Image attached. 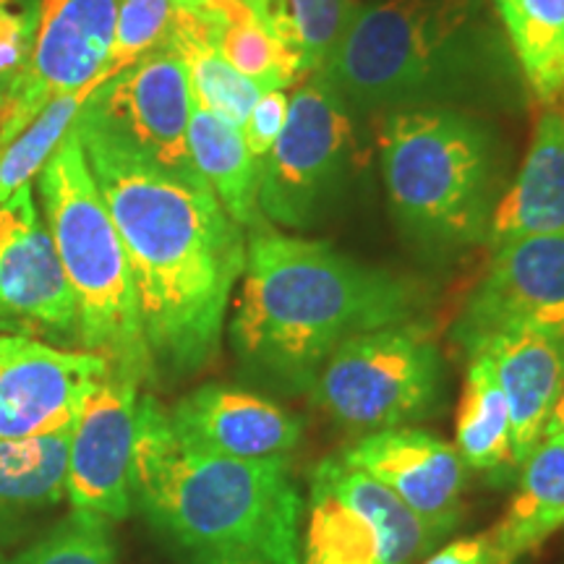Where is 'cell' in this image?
I'll return each mask as SVG.
<instances>
[{
    "label": "cell",
    "instance_id": "14",
    "mask_svg": "<svg viewBox=\"0 0 564 564\" xmlns=\"http://www.w3.org/2000/svg\"><path fill=\"white\" fill-rule=\"evenodd\" d=\"M105 358L24 335H0V440L68 429L105 373Z\"/></svg>",
    "mask_w": 564,
    "mask_h": 564
},
{
    "label": "cell",
    "instance_id": "5",
    "mask_svg": "<svg viewBox=\"0 0 564 564\" xmlns=\"http://www.w3.org/2000/svg\"><path fill=\"white\" fill-rule=\"evenodd\" d=\"M379 152L392 212L413 241L442 253L486 241L494 158L484 126L453 110L394 112Z\"/></svg>",
    "mask_w": 564,
    "mask_h": 564
},
{
    "label": "cell",
    "instance_id": "35",
    "mask_svg": "<svg viewBox=\"0 0 564 564\" xmlns=\"http://www.w3.org/2000/svg\"><path fill=\"white\" fill-rule=\"evenodd\" d=\"M0 102H3V87H0Z\"/></svg>",
    "mask_w": 564,
    "mask_h": 564
},
{
    "label": "cell",
    "instance_id": "24",
    "mask_svg": "<svg viewBox=\"0 0 564 564\" xmlns=\"http://www.w3.org/2000/svg\"><path fill=\"white\" fill-rule=\"evenodd\" d=\"M285 55L295 79L327 63L361 3L358 0H249Z\"/></svg>",
    "mask_w": 564,
    "mask_h": 564
},
{
    "label": "cell",
    "instance_id": "19",
    "mask_svg": "<svg viewBox=\"0 0 564 564\" xmlns=\"http://www.w3.org/2000/svg\"><path fill=\"white\" fill-rule=\"evenodd\" d=\"M564 232V112L546 110L535 123L518 178L494 202L486 241L491 249L528 236Z\"/></svg>",
    "mask_w": 564,
    "mask_h": 564
},
{
    "label": "cell",
    "instance_id": "29",
    "mask_svg": "<svg viewBox=\"0 0 564 564\" xmlns=\"http://www.w3.org/2000/svg\"><path fill=\"white\" fill-rule=\"evenodd\" d=\"M6 564H118V554L108 520L74 510Z\"/></svg>",
    "mask_w": 564,
    "mask_h": 564
},
{
    "label": "cell",
    "instance_id": "15",
    "mask_svg": "<svg viewBox=\"0 0 564 564\" xmlns=\"http://www.w3.org/2000/svg\"><path fill=\"white\" fill-rule=\"evenodd\" d=\"M139 384L108 371L87 394L70 432L66 497L70 510L126 520L133 512V440Z\"/></svg>",
    "mask_w": 564,
    "mask_h": 564
},
{
    "label": "cell",
    "instance_id": "18",
    "mask_svg": "<svg viewBox=\"0 0 564 564\" xmlns=\"http://www.w3.org/2000/svg\"><path fill=\"white\" fill-rule=\"evenodd\" d=\"M474 356H484L491 364L494 379L510 408L514 460L523 465L546 432L564 390V337L507 329L491 335Z\"/></svg>",
    "mask_w": 564,
    "mask_h": 564
},
{
    "label": "cell",
    "instance_id": "12",
    "mask_svg": "<svg viewBox=\"0 0 564 564\" xmlns=\"http://www.w3.org/2000/svg\"><path fill=\"white\" fill-rule=\"evenodd\" d=\"M491 251L453 327L460 350L470 358L507 329L564 337V232L518 238Z\"/></svg>",
    "mask_w": 564,
    "mask_h": 564
},
{
    "label": "cell",
    "instance_id": "30",
    "mask_svg": "<svg viewBox=\"0 0 564 564\" xmlns=\"http://www.w3.org/2000/svg\"><path fill=\"white\" fill-rule=\"evenodd\" d=\"M178 3L181 0H118L116 37L102 70L105 82L165 45Z\"/></svg>",
    "mask_w": 564,
    "mask_h": 564
},
{
    "label": "cell",
    "instance_id": "7",
    "mask_svg": "<svg viewBox=\"0 0 564 564\" xmlns=\"http://www.w3.org/2000/svg\"><path fill=\"white\" fill-rule=\"evenodd\" d=\"M442 358L421 324H390L345 340L312 387L316 403L343 426L382 432L432 411Z\"/></svg>",
    "mask_w": 564,
    "mask_h": 564
},
{
    "label": "cell",
    "instance_id": "10",
    "mask_svg": "<svg viewBox=\"0 0 564 564\" xmlns=\"http://www.w3.org/2000/svg\"><path fill=\"white\" fill-rule=\"evenodd\" d=\"M192 112L188 70L178 55L160 47L102 82L79 118L154 165L199 175L188 152Z\"/></svg>",
    "mask_w": 564,
    "mask_h": 564
},
{
    "label": "cell",
    "instance_id": "8",
    "mask_svg": "<svg viewBox=\"0 0 564 564\" xmlns=\"http://www.w3.org/2000/svg\"><path fill=\"white\" fill-rule=\"evenodd\" d=\"M436 544L390 489L343 455L314 468L299 564H415Z\"/></svg>",
    "mask_w": 564,
    "mask_h": 564
},
{
    "label": "cell",
    "instance_id": "34",
    "mask_svg": "<svg viewBox=\"0 0 564 564\" xmlns=\"http://www.w3.org/2000/svg\"><path fill=\"white\" fill-rule=\"evenodd\" d=\"M546 426H554V429H560V432H564V390L560 394V400H556V405H554V411H552V419H549Z\"/></svg>",
    "mask_w": 564,
    "mask_h": 564
},
{
    "label": "cell",
    "instance_id": "21",
    "mask_svg": "<svg viewBox=\"0 0 564 564\" xmlns=\"http://www.w3.org/2000/svg\"><path fill=\"white\" fill-rule=\"evenodd\" d=\"M188 152H192L196 173L207 181L225 212L243 230L251 232L270 225L259 209L262 165L246 144L243 129L194 100L192 123H188Z\"/></svg>",
    "mask_w": 564,
    "mask_h": 564
},
{
    "label": "cell",
    "instance_id": "36",
    "mask_svg": "<svg viewBox=\"0 0 564 564\" xmlns=\"http://www.w3.org/2000/svg\"><path fill=\"white\" fill-rule=\"evenodd\" d=\"M486 564H499V562H494V560H489V562H486Z\"/></svg>",
    "mask_w": 564,
    "mask_h": 564
},
{
    "label": "cell",
    "instance_id": "28",
    "mask_svg": "<svg viewBox=\"0 0 564 564\" xmlns=\"http://www.w3.org/2000/svg\"><path fill=\"white\" fill-rule=\"evenodd\" d=\"M100 84H89L76 91L53 97L30 123L13 137L9 144L0 150V204L9 202L21 186H30L37 178L55 147L66 139V133L74 129L76 118L89 100V95Z\"/></svg>",
    "mask_w": 564,
    "mask_h": 564
},
{
    "label": "cell",
    "instance_id": "3",
    "mask_svg": "<svg viewBox=\"0 0 564 564\" xmlns=\"http://www.w3.org/2000/svg\"><path fill=\"white\" fill-rule=\"evenodd\" d=\"M131 494L192 564H299L303 502L288 457L236 460L194 447L152 394L139 398Z\"/></svg>",
    "mask_w": 564,
    "mask_h": 564
},
{
    "label": "cell",
    "instance_id": "9",
    "mask_svg": "<svg viewBox=\"0 0 564 564\" xmlns=\"http://www.w3.org/2000/svg\"><path fill=\"white\" fill-rule=\"evenodd\" d=\"M356 133L348 105L322 76L288 100V118L259 175V209L280 228H308L348 171Z\"/></svg>",
    "mask_w": 564,
    "mask_h": 564
},
{
    "label": "cell",
    "instance_id": "13",
    "mask_svg": "<svg viewBox=\"0 0 564 564\" xmlns=\"http://www.w3.org/2000/svg\"><path fill=\"white\" fill-rule=\"evenodd\" d=\"M0 335L79 343L76 299L40 217L34 183L0 204Z\"/></svg>",
    "mask_w": 564,
    "mask_h": 564
},
{
    "label": "cell",
    "instance_id": "20",
    "mask_svg": "<svg viewBox=\"0 0 564 564\" xmlns=\"http://www.w3.org/2000/svg\"><path fill=\"white\" fill-rule=\"evenodd\" d=\"M518 474L510 507L486 533L491 560L499 564H518L564 531V432L546 426Z\"/></svg>",
    "mask_w": 564,
    "mask_h": 564
},
{
    "label": "cell",
    "instance_id": "1",
    "mask_svg": "<svg viewBox=\"0 0 564 564\" xmlns=\"http://www.w3.org/2000/svg\"><path fill=\"white\" fill-rule=\"evenodd\" d=\"M74 129L129 257L154 382L202 371L241 280L243 228L202 175L154 165L82 118Z\"/></svg>",
    "mask_w": 564,
    "mask_h": 564
},
{
    "label": "cell",
    "instance_id": "16",
    "mask_svg": "<svg viewBox=\"0 0 564 564\" xmlns=\"http://www.w3.org/2000/svg\"><path fill=\"white\" fill-rule=\"evenodd\" d=\"M343 457L390 489L436 541L460 520L468 468L455 444L423 429L398 426L366 434Z\"/></svg>",
    "mask_w": 564,
    "mask_h": 564
},
{
    "label": "cell",
    "instance_id": "4",
    "mask_svg": "<svg viewBox=\"0 0 564 564\" xmlns=\"http://www.w3.org/2000/svg\"><path fill=\"white\" fill-rule=\"evenodd\" d=\"M34 181L47 230L76 299L79 345L105 358L118 377L139 387L154 382L129 257L76 129L55 147Z\"/></svg>",
    "mask_w": 564,
    "mask_h": 564
},
{
    "label": "cell",
    "instance_id": "23",
    "mask_svg": "<svg viewBox=\"0 0 564 564\" xmlns=\"http://www.w3.org/2000/svg\"><path fill=\"white\" fill-rule=\"evenodd\" d=\"M217 53L262 91L285 89L293 70L249 0H181Z\"/></svg>",
    "mask_w": 564,
    "mask_h": 564
},
{
    "label": "cell",
    "instance_id": "27",
    "mask_svg": "<svg viewBox=\"0 0 564 564\" xmlns=\"http://www.w3.org/2000/svg\"><path fill=\"white\" fill-rule=\"evenodd\" d=\"M162 47L173 51L183 61V66L188 70V79H192L194 100L199 102L202 108L217 112L225 121L243 129L251 108L257 105V100L264 91L251 79H246L243 74H238V70L217 53V47L212 45L207 34L202 32L199 21L194 19V13L183 3H178L173 30L167 34Z\"/></svg>",
    "mask_w": 564,
    "mask_h": 564
},
{
    "label": "cell",
    "instance_id": "2",
    "mask_svg": "<svg viewBox=\"0 0 564 564\" xmlns=\"http://www.w3.org/2000/svg\"><path fill=\"white\" fill-rule=\"evenodd\" d=\"M415 306L411 280L264 225L246 238L230 343L238 361L274 390L312 392L345 340L408 322Z\"/></svg>",
    "mask_w": 564,
    "mask_h": 564
},
{
    "label": "cell",
    "instance_id": "31",
    "mask_svg": "<svg viewBox=\"0 0 564 564\" xmlns=\"http://www.w3.org/2000/svg\"><path fill=\"white\" fill-rule=\"evenodd\" d=\"M40 0H0V87H9L30 61Z\"/></svg>",
    "mask_w": 564,
    "mask_h": 564
},
{
    "label": "cell",
    "instance_id": "17",
    "mask_svg": "<svg viewBox=\"0 0 564 564\" xmlns=\"http://www.w3.org/2000/svg\"><path fill=\"white\" fill-rule=\"evenodd\" d=\"M167 415L194 447L236 460H282L303 436L301 421L285 408L230 384L196 387Z\"/></svg>",
    "mask_w": 564,
    "mask_h": 564
},
{
    "label": "cell",
    "instance_id": "26",
    "mask_svg": "<svg viewBox=\"0 0 564 564\" xmlns=\"http://www.w3.org/2000/svg\"><path fill=\"white\" fill-rule=\"evenodd\" d=\"M512 51L541 102L564 105V0H494Z\"/></svg>",
    "mask_w": 564,
    "mask_h": 564
},
{
    "label": "cell",
    "instance_id": "11",
    "mask_svg": "<svg viewBox=\"0 0 564 564\" xmlns=\"http://www.w3.org/2000/svg\"><path fill=\"white\" fill-rule=\"evenodd\" d=\"M118 0H40V21L30 61L3 89L0 150L53 97L102 84Z\"/></svg>",
    "mask_w": 564,
    "mask_h": 564
},
{
    "label": "cell",
    "instance_id": "22",
    "mask_svg": "<svg viewBox=\"0 0 564 564\" xmlns=\"http://www.w3.org/2000/svg\"><path fill=\"white\" fill-rule=\"evenodd\" d=\"M455 449L465 468L491 476L494 484H510L520 470L512 449L510 408L484 356L470 358L457 405Z\"/></svg>",
    "mask_w": 564,
    "mask_h": 564
},
{
    "label": "cell",
    "instance_id": "32",
    "mask_svg": "<svg viewBox=\"0 0 564 564\" xmlns=\"http://www.w3.org/2000/svg\"><path fill=\"white\" fill-rule=\"evenodd\" d=\"M288 100H291V97L285 95V89L264 91L257 100V105L251 108L249 118H246L243 139L259 165L267 160V154L272 152L274 141H278L282 133V126H285L288 118Z\"/></svg>",
    "mask_w": 564,
    "mask_h": 564
},
{
    "label": "cell",
    "instance_id": "25",
    "mask_svg": "<svg viewBox=\"0 0 564 564\" xmlns=\"http://www.w3.org/2000/svg\"><path fill=\"white\" fill-rule=\"evenodd\" d=\"M70 432L0 440V514L51 510L66 497Z\"/></svg>",
    "mask_w": 564,
    "mask_h": 564
},
{
    "label": "cell",
    "instance_id": "37",
    "mask_svg": "<svg viewBox=\"0 0 564 564\" xmlns=\"http://www.w3.org/2000/svg\"><path fill=\"white\" fill-rule=\"evenodd\" d=\"M0 564H6V562H3V560H0Z\"/></svg>",
    "mask_w": 564,
    "mask_h": 564
},
{
    "label": "cell",
    "instance_id": "33",
    "mask_svg": "<svg viewBox=\"0 0 564 564\" xmlns=\"http://www.w3.org/2000/svg\"><path fill=\"white\" fill-rule=\"evenodd\" d=\"M489 560V539H486V533H478L468 535V539L453 541V544L440 549V552L423 560L421 564H486Z\"/></svg>",
    "mask_w": 564,
    "mask_h": 564
},
{
    "label": "cell",
    "instance_id": "6",
    "mask_svg": "<svg viewBox=\"0 0 564 564\" xmlns=\"http://www.w3.org/2000/svg\"><path fill=\"white\" fill-rule=\"evenodd\" d=\"M470 0H382L361 6L316 70L343 100L377 108L426 84L468 21Z\"/></svg>",
    "mask_w": 564,
    "mask_h": 564
}]
</instances>
